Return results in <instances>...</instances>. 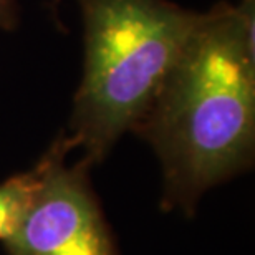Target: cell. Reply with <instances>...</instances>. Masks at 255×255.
<instances>
[{"label":"cell","instance_id":"obj_1","mask_svg":"<svg viewBox=\"0 0 255 255\" xmlns=\"http://www.w3.org/2000/svg\"><path fill=\"white\" fill-rule=\"evenodd\" d=\"M255 2L202 13L136 132L164 169L169 206L246 169L255 142Z\"/></svg>","mask_w":255,"mask_h":255},{"label":"cell","instance_id":"obj_2","mask_svg":"<svg viewBox=\"0 0 255 255\" xmlns=\"http://www.w3.org/2000/svg\"><path fill=\"white\" fill-rule=\"evenodd\" d=\"M85 68L75 96L71 136L90 162L134 131L202 13L169 0H78Z\"/></svg>","mask_w":255,"mask_h":255},{"label":"cell","instance_id":"obj_3","mask_svg":"<svg viewBox=\"0 0 255 255\" xmlns=\"http://www.w3.org/2000/svg\"><path fill=\"white\" fill-rule=\"evenodd\" d=\"M78 146L62 136L47 152V169L32 206L5 241L8 255H116L113 239L90 189L83 161L65 166L66 154Z\"/></svg>","mask_w":255,"mask_h":255},{"label":"cell","instance_id":"obj_4","mask_svg":"<svg viewBox=\"0 0 255 255\" xmlns=\"http://www.w3.org/2000/svg\"><path fill=\"white\" fill-rule=\"evenodd\" d=\"M47 169L45 154L32 171L20 172L0 184V241H7L17 231L32 206Z\"/></svg>","mask_w":255,"mask_h":255},{"label":"cell","instance_id":"obj_5","mask_svg":"<svg viewBox=\"0 0 255 255\" xmlns=\"http://www.w3.org/2000/svg\"><path fill=\"white\" fill-rule=\"evenodd\" d=\"M18 23L17 0H0V28L13 30Z\"/></svg>","mask_w":255,"mask_h":255}]
</instances>
